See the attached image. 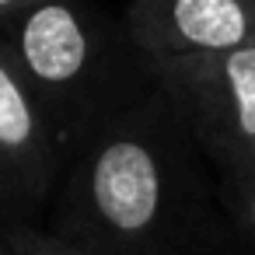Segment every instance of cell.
<instances>
[{"label":"cell","mask_w":255,"mask_h":255,"mask_svg":"<svg viewBox=\"0 0 255 255\" xmlns=\"http://www.w3.org/2000/svg\"><path fill=\"white\" fill-rule=\"evenodd\" d=\"M252 18H255V0H252Z\"/></svg>","instance_id":"30bf717a"},{"label":"cell","mask_w":255,"mask_h":255,"mask_svg":"<svg viewBox=\"0 0 255 255\" xmlns=\"http://www.w3.org/2000/svg\"><path fill=\"white\" fill-rule=\"evenodd\" d=\"M123 28L143 56L224 53L255 42L252 0H129Z\"/></svg>","instance_id":"5b68a950"},{"label":"cell","mask_w":255,"mask_h":255,"mask_svg":"<svg viewBox=\"0 0 255 255\" xmlns=\"http://www.w3.org/2000/svg\"><path fill=\"white\" fill-rule=\"evenodd\" d=\"M67 161L116 109L154 84L147 56L123 21L112 25L91 0H32L4 28Z\"/></svg>","instance_id":"7a4b0ae2"},{"label":"cell","mask_w":255,"mask_h":255,"mask_svg":"<svg viewBox=\"0 0 255 255\" xmlns=\"http://www.w3.org/2000/svg\"><path fill=\"white\" fill-rule=\"evenodd\" d=\"M7 245L14 248V255H91L70 241H63L60 234H53L46 224H32V220H0Z\"/></svg>","instance_id":"52a82bcc"},{"label":"cell","mask_w":255,"mask_h":255,"mask_svg":"<svg viewBox=\"0 0 255 255\" xmlns=\"http://www.w3.org/2000/svg\"><path fill=\"white\" fill-rule=\"evenodd\" d=\"M217 175H220V203L231 220V231L255 255V168L217 171Z\"/></svg>","instance_id":"8992f818"},{"label":"cell","mask_w":255,"mask_h":255,"mask_svg":"<svg viewBox=\"0 0 255 255\" xmlns=\"http://www.w3.org/2000/svg\"><path fill=\"white\" fill-rule=\"evenodd\" d=\"M147 63L217 171L255 168V42Z\"/></svg>","instance_id":"3957f363"},{"label":"cell","mask_w":255,"mask_h":255,"mask_svg":"<svg viewBox=\"0 0 255 255\" xmlns=\"http://www.w3.org/2000/svg\"><path fill=\"white\" fill-rule=\"evenodd\" d=\"M46 227L91 255H213L231 220L213 161L154 81L84 136Z\"/></svg>","instance_id":"6da1fadb"},{"label":"cell","mask_w":255,"mask_h":255,"mask_svg":"<svg viewBox=\"0 0 255 255\" xmlns=\"http://www.w3.org/2000/svg\"><path fill=\"white\" fill-rule=\"evenodd\" d=\"M28 4H32V0H0V28H4L21 7H28Z\"/></svg>","instance_id":"ba28073f"},{"label":"cell","mask_w":255,"mask_h":255,"mask_svg":"<svg viewBox=\"0 0 255 255\" xmlns=\"http://www.w3.org/2000/svg\"><path fill=\"white\" fill-rule=\"evenodd\" d=\"M0 255H14V248L7 245V238H4V231H0Z\"/></svg>","instance_id":"9c48e42d"},{"label":"cell","mask_w":255,"mask_h":255,"mask_svg":"<svg viewBox=\"0 0 255 255\" xmlns=\"http://www.w3.org/2000/svg\"><path fill=\"white\" fill-rule=\"evenodd\" d=\"M67 164L46 109L0 32V220L42 224Z\"/></svg>","instance_id":"277c9868"}]
</instances>
